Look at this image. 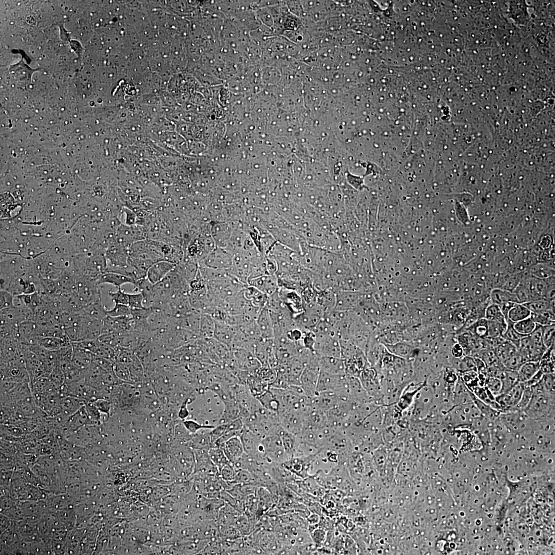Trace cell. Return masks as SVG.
Listing matches in <instances>:
<instances>
[{"mask_svg":"<svg viewBox=\"0 0 555 555\" xmlns=\"http://www.w3.org/2000/svg\"><path fill=\"white\" fill-rule=\"evenodd\" d=\"M183 424L185 428L192 434H195L197 431H199L202 429H212L215 428L214 426L204 425L198 423L196 421L193 420H186L184 421Z\"/></svg>","mask_w":555,"mask_h":555,"instance_id":"cell-53","label":"cell"},{"mask_svg":"<svg viewBox=\"0 0 555 555\" xmlns=\"http://www.w3.org/2000/svg\"><path fill=\"white\" fill-rule=\"evenodd\" d=\"M256 323L262 339H274V325L270 312L266 307L260 312Z\"/></svg>","mask_w":555,"mask_h":555,"instance_id":"cell-14","label":"cell"},{"mask_svg":"<svg viewBox=\"0 0 555 555\" xmlns=\"http://www.w3.org/2000/svg\"><path fill=\"white\" fill-rule=\"evenodd\" d=\"M108 315L113 317L131 316V308L129 306L115 303L114 307L107 310Z\"/></svg>","mask_w":555,"mask_h":555,"instance_id":"cell-45","label":"cell"},{"mask_svg":"<svg viewBox=\"0 0 555 555\" xmlns=\"http://www.w3.org/2000/svg\"><path fill=\"white\" fill-rule=\"evenodd\" d=\"M242 536H247L255 530V526L244 513H241L233 525Z\"/></svg>","mask_w":555,"mask_h":555,"instance_id":"cell-30","label":"cell"},{"mask_svg":"<svg viewBox=\"0 0 555 555\" xmlns=\"http://www.w3.org/2000/svg\"><path fill=\"white\" fill-rule=\"evenodd\" d=\"M107 310L103 305L102 300H100L87 306L83 310L82 315L92 319L102 321L108 316Z\"/></svg>","mask_w":555,"mask_h":555,"instance_id":"cell-21","label":"cell"},{"mask_svg":"<svg viewBox=\"0 0 555 555\" xmlns=\"http://www.w3.org/2000/svg\"><path fill=\"white\" fill-rule=\"evenodd\" d=\"M86 404V402L72 396H67L62 398L61 403L62 417L67 418L76 413Z\"/></svg>","mask_w":555,"mask_h":555,"instance_id":"cell-18","label":"cell"},{"mask_svg":"<svg viewBox=\"0 0 555 555\" xmlns=\"http://www.w3.org/2000/svg\"><path fill=\"white\" fill-rule=\"evenodd\" d=\"M128 306L131 309H140L144 308L143 302L144 297L140 292L135 294L128 293Z\"/></svg>","mask_w":555,"mask_h":555,"instance_id":"cell-52","label":"cell"},{"mask_svg":"<svg viewBox=\"0 0 555 555\" xmlns=\"http://www.w3.org/2000/svg\"><path fill=\"white\" fill-rule=\"evenodd\" d=\"M221 448L223 449L231 463L238 460L245 453L239 437L230 439L225 443Z\"/></svg>","mask_w":555,"mask_h":555,"instance_id":"cell-15","label":"cell"},{"mask_svg":"<svg viewBox=\"0 0 555 555\" xmlns=\"http://www.w3.org/2000/svg\"><path fill=\"white\" fill-rule=\"evenodd\" d=\"M313 349L319 357L341 358L340 340L336 335H316Z\"/></svg>","mask_w":555,"mask_h":555,"instance_id":"cell-3","label":"cell"},{"mask_svg":"<svg viewBox=\"0 0 555 555\" xmlns=\"http://www.w3.org/2000/svg\"><path fill=\"white\" fill-rule=\"evenodd\" d=\"M248 286H253L268 296L278 291L280 286L276 275L266 274L250 279Z\"/></svg>","mask_w":555,"mask_h":555,"instance_id":"cell-9","label":"cell"},{"mask_svg":"<svg viewBox=\"0 0 555 555\" xmlns=\"http://www.w3.org/2000/svg\"><path fill=\"white\" fill-rule=\"evenodd\" d=\"M14 296L5 290L0 292V310L14 307Z\"/></svg>","mask_w":555,"mask_h":555,"instance_id":"cell-48","label":"cell"},{"mask_svg":"<svg viewBox=\"0 0 555 555\" xmlns=\"http://www.w3.org/2000/svg\"><path fill=\"white\" fill-rule=\"evenodd\" d=\"M72 346L73 366L79 369L86 370L93 362L95 354L84 349L73 345Z\"/></svg>","mask_w":555,"mask_h":555,"instance_id":"cell-17","label":"cell"},{"mask_svg":"<svg viewBox=\"0 0 555 555\" xmlns=\"http://www.w3.org/2000/svg\"><path fill=\"white\" fill-rule=\"evenodd\" d=\"M471 333L479 338H487L488 336L487 320L485 318L475 322L471 325L469 329Z\"/></svg>","mask_w":555,"mask_h":555,"instance_id":"cell-41","label":"cell"},{"mask_svg":"<svg viewBox=\"0 0 555 555\" xmlns=\"http://www.w3.org/2000/svg\"><path fill=\"white\" fill-rule=\"evenodd\" d=\"M240 438L245 454L258 462H261L259 450L262 438L244 426Z\"/></svg>","mask_w":555,"mask_h":555,"instance_id":"cell-8","label":"cell"},{"mask_svg":"<svg viewBox=\"0 0 555 555\" xmlns=\"http://www.w3.org/2000/svg\"><path fill=\"white\" fill-rule=\"evenodd\" d=\"M102 322V334L110 333L123 334L135 331L132 316L113 317L108 315Z\"/></svg>","mask_w":555,"mask_h":555,"instance_id":"cell-4","label":"cell"},{"mask_svg":"<svg viewBox=\"0 0 555 555\" xmlns=\"http://www.w3.org/2000/svg\"><path fill=\"white\" fill-rule=\"evenodd\" d=\"M487 377L484 382L485 388L493 394L496 396L499 395L501 392L502 387L501 379L494 377Z\"/></svg>","mask_w":555,"mask_h":555,"instance_id":"cell-46","label":"cell"},{"mask_svg":"<svg viewBox=\"0 0 555 555\" xmlns=\"http://www.w3.org/2000/svg\"><path fill=\"white\" fill-rule=\"evenodd\" d=\"M69 342L71 341L59 337L39 336L37 340V345L50 351H58Z\"/></svg>","mask_w":555,"mask_h":555,"instance_id":"cell-25","label":"cell"},{"mask_svg":"<svg viewBox=\"0 0 555 555\" xmlns=\"http://www.w3.org/2000/svg\"><path fill=\"white\" fill-rule=\"evenodd\" d=\"M232 484H254L257 485L254 475L247 470H241L237 471L235 479Z\"/></svg>","mask_w":555,"mask_h":555,"instance_id":"cell-43","label":"cell"},{"mask_svg":"<svg viewBox=\"0 0 555 555\" xmlns=\"http://www.w3.org/2000/svg\"><path fill=\"white\" fill-rule=\"evenodd\" d=\"M211 429H202L195 433L193 442L196 447L200 450L209 451L213 447V443L210 437Z\"/></svg>","mask_w":555,"mask_h":555,"instance_id":"cell-26","label":"cell"},{"mask_svg":"<svg viewBox=\"0 0 555 555\" xmlns=\"http://www.w3.org/2000/svg\"><path fill=\"white\" fill-rule=\"evenodd\" d=\"M123 213L125 215V224L128 226H134L139 223V218L135 211L125 207Z\"/></svg>","mask_w":555,"mask_h":555,"instance_id":"cell-56","label":"cell"},{"mask_svg":"<svg viewBox=\"0 0 555 555\" xmlns=\"http://www.w3.org/2000/svg\"><path fill=\"white\" fill-rule=\"evenodd\" d=\"M93 362L96 363L105 371L110 372L113 371L114 363L111 361L102 358L97 355H94Z\"/></svg>","mask_w":555,"mask_h":555,"instance_id":"cell-55","label":"cell"},{"mask_svg":"<svg viewBox=\"0 0 555 555\" xmlns=\"http://www.w3.org/2000/svg\"><path fill=\"white\" fill-rule=\"evenodd\" d=\"M81 325V323L80 324L64 328L66 336H67V338L71 342H76L80 340Z\"/></svg>","mask_w":555,"mask_h":555,"instance_id":"cell-51","label":"cell"},{"mask_svg":"<svg viewBox=\"0 0 555 555\" xmlns=\"http://www.w3.org/2000/svg\"><path fill=\"white\" fill-rule=\"evenodd\" d=\"M524 337L519 334L513 327V324L509 321L507 322V327L506 331L502 335L505 340L510 342L518 349L522 338Z\"/></svg>","mask_w":555,"mask_h":555,"instance_id":"cell-36","label":"cell"},{"mask_svg":"<svg viewBox=\"0 0 555 555\" xmlns=\"http://www.w3.org/2000/svg\"><path fill=\"white\" fill-rule=\"evenodd\" d=\"M469 393L471 398L473 400L474 403L476 404L481 412L485 416L490 419H495L497 417L498 415V413H499V412L496 411V409L493 408L490 405L481 401L474 394L472 393L470 391H469Z\"/></svg>","mask_w":555,"mask_h":555,"instance_id":"cell-39","label":"cell"},{"mask_svg":"<svg viewBox=\"0 0 555 555\" xmlns=\"http://www.w3.org/2000/svg\"><path fill=\"white\" fill-rule=\"evenodd\" d=\"M488 336L492 338L502 337L507 327V323L487 321Z\"/></svg>","mask_w":555,"mask_h":555,"instance_id":"cell-38","label":"cell"},{"mask_svg":"<svg viewBox=\"0 0 555 555\" xmlns=\"http://www.w3.org/2000/svg\"><path fill=\"white\" fill-rule=\"evenodd\" d=\"M525 388L524 383L518 381L506 392L500 394L495 398L500 411H508L515 408L520 402Z\"/></svg>","mask_w":555,"mask_h":555,"instance_id":"cell-5","label":"cell"},{"mask_svg":"<svg viewBox=\"0 0 555 555\" xmlns=\"http://www.w3.org/2000/svg\"><path fill=\"white\" fill-rule=\"evenodd\" d=\"M97 283L101 284H109L118 288L126 284H133L135 287L137 282L125 275L113 272H104L101 274L97 279Z\"/></svg>","mask_w":555,"mask_h":555,"instance_id":"cell-16","label":"cell"},{"mask_svg":"<svg viewBox=\"0 0 555 555\" xmlns=\"http://www.w3.org/2000/svg\"><path fill=\"white\" fill-rule=\"evenodd\" d=\"M531 318L534 322L541 326H546L555 324V310L540 313H532Z\"/></svg>","mask_w":555,"mask_h":555,"instance_id":"cell-35","label":"cell"},{"mask_svg":"<svg viewBox=\"0 0 555 555\" xmlns=\"http://www.w3.org/2000/svg\"><path fill=\"white\" fill-rule=\"evenodd\" d=\"M321 371L334 375H345L344 361L335 357H320Z\"/></svg>","mask_w":555,"mask_h":555,"instance_id":"cell-13","label":"cell"},{"mask_svg":"<svg viewBox=\"0 0 555 555\" xmlns=\"http://www.w3.org/2000/svg\"><path fill=\"white\" fill-rule=\"evenodd\" d=\"M215 322L213 317L207 313L201 316L199 336L201 338H211L214 336Z\"/></svg>","mask_w":555,"mask_h":555,"instance_id":"cell-22","label":"cell"},{"mask_svg":"<svg viewBox=\"0 0 555 555\" xmlns=\"http://www.w3.org/2000/svg\"><path fill=\"white\" fill-rule=\"evenodd\" d=\"M536 326V324L531 317L513 324L514 328L523 337L528 336L531 334Z\"/></svg>","mask_w":555,"mask_h":555,"instance_id":"cell-37","label":"cell"},{"mask_svg":"<svg viewBox=\"0 0 555 555\" xmlns=\"http://www.w3.org/2000/svg\"><path fill=\"white\" fill-rule=\"evenodd\" d=\"M97 340L101 344L114 349L120 347V334L114 333L102 334Z\"/></svg>","mask_w":555,"mask_h":555,"instance_id":"cell-42","label":"cell"},{"mask_svg":"<svg viewBox=\"0 0 555 555\" xmlns=\"http://www.w3.org/2000/svg\"><path fill=\"white\" fill-rule=\"evenodd\" d=\"M256 398L264 408L278 414L279 408V404L270 389L264 392Z\"/></svg>","mask_w":555,"mask_h":555,"instance_id":"cell-29","label":"cell"},{"mask_svg":"<svg viewBox=\"0 0 555 555\" xmlns=\"http://www.w3.org/2000/svg\"><path fill=\"white\" fill-rule=\"evenodd\" d=\"M109 295L114 303L122 304V305L128 306V293L124 291L122 287L118 288V290L115 292L110 291L109 292Z\"/></svg>","mask_w":555,"mask_h":555,"instance_id":"cell-50","label":"cell"},{"mask_svg":"<svg viewBox=\"0 0 555 555\" xmlns=\"http://www.w3.org/2000/svg\"><path fill=\"white\" fill-rule=\"evenodd\" d=\"M209 457L219 472L223 467L231 463L223 449L219 447L211 448L208 451Z\"/></svg>","mask_w":555,"mask_h":555,"instance_id":"cell-28","label":"cell"},{"mask_svg":"<svg viewBox=\"0 0 555 555\" xmlns=\"http://www.w3.org/2000/svg\"><path fill=\"white\" fill-rule=\"evenodd\" d=\"M236 471L232 464L230 463L222 468L220 472V476L224 481L230 483L234 481Z\"/></svg>","mask_w":555,"mask_h":555,"instance_id":"cell-49","label":"cell"},{"mask_svg":"<svg viewBox=\"0 0 555 555\" xmlns=\"http://www.w3.org/2000/svg\"><path fill=\"white\" fill-rule=\"evenodd\" d=\"M484 316L485 319L487 321L507 323L499 306L492 303L486 308Z\"/></svg>","mask_w":555,"mask_h":555,"instance_id":"cell-33","label":"cell"},{"mask_svg":"<svg viewBox=\"0 0 555 555\" xmlns=\"http://www.w3.org/2000/svg\"><path fill=\"white\" fill-rule=\"evenodd\" d=\"M555 301H549L545 299H540L528 302L523 305L529 310L532 313H540L548 311L550 310H555Z\"/></svg>","mask_w":555,"mask_h":555,"instance_id":"cell-27","label":"cell"},{"mask_svg":"<svg viewBox=\"0 0 555 555\" xmlns=\"http://www.w3.org/2000/svg\"><path fill=\"white\" fill-rule=\"evenodd\" d=\"M544 326L536 324L534 331L529 336L535 348L542 354L544 355L547 348L545 346L543 339Z\"/></svg>","mask_w":555,"mask_h":555,"instance_id":"cell-31","label":"cell"},{"mask_svg":"<svg viewBox=\"0 0 555 555\" xmlns=\"http://www.w3.org/2000/svg\"><path fill=\"white\" fill-rule=\"evenodd\" d=\"M531 314V312L523 304L515 303L508 314L507 322L517 323L529 318Z\"/></svg>","mask_w":555,"mask_h":555,"instance_id":"cell-23","label":"cell"},{"mask_svg":"<svg viewBox=\"0 0 555 555\" xmlns=\"http://www.w3.org/2000/svg\"><path fill=\"white\" fill-rule=\"evenodd\" d=\"M320 372V357L315 354L304 369L300 379V386L310 399L317 395V387Z\"/></svg>","mask_w":555,"mask_h":555,"instance_id":"cell-1","label":"cell"},{"mask_svg":"<svg viewBox=\"0 0 555 555\" xmlns=\"http://www.w3.org/2000/svg\"><path fill=\"white\" fill-rule=\"evenodd\" d=\"M526 361L523 357L518 351L509 356L502 363L506 370H509V371L517 372L520 367Z\"/></svg>","mask_w":555,"mask_h":555,"instance_id":"cell-32","label":"cell"},{"mask_svg":"<svg viewBox=\"0 0 555 555\" xmlns=\"http://www.w3.org/2000/svg\"><path fill=\"white\" fill-rule=\"evenodd\" d=\"M19 384L8 380H1V394H5L14 389Z\"/></svg>","mask_w":555,"mask_h":555,"instance_id":"cell-57","label":"cell"},{"mask_svg":"<svg viewBox=\"0 0 555 555\" xmlns=\"http://www.w3.org/2000/svg\"><path fill=\"white\" fill-rule=\"evenodd\" d=\"M176 267V264L167 261L157 262L148 271L146 279L152 284H155L162 281Z\"/></svg>","mask_w":555,"mask_h":555,"instance_id":"cell-10","label":"cell"},{"mask_svg":"<svg viewBox=\"0 0 555 555\" xmlns=\"http://www.w3.org/2000/svg\"><path fill=\"white\" fill-rule=\"evenodd\" d=\"M241 513L226 503L219 510L216 522L218 526L233 525Z\"/></svg>","mask_w":555,"mask_h":555,"instance_id":"cell-19","label":"cell"},{"mask_svg":"<svg viewBox=\"0 0 555 555\" xmlns=\"http://www.w3.org/2000/svg\"><path fill=\"white\" fill-rule=\"evenodd\" d=\"M491 303L500 306L507 302L518 303L517 298L513 292L501 288H496L492 290L490 294Z\"/></svg>","mask_w":555,"mask_h":555,"instance_id":"cell-24","label":"cell"},{"mask_svg":"<svg viewBox=\"0 0 555 555\" xmlns=\"http://www.w3.org/2000/svg\"><path fill=\"white\" fill-rule=\"evenodd\" d=\"M326 532L322 528H317L312 532L311 537L315 545L321 547L326 541Z\"/></svg>","mask_w":555,"mask_h":555,"instance_id":"cell-54","label":"cell"},{"mask_svg":"<svg viewBox=\"0 0 555 555\" xmlns=\"http://www.w3.org/2000/svg\"><path fill=\"white\" fill-rule=\"evenodd\" d=\"M48 377L52 384L57 388L64 384L65 375L60 366L52 370Z\"/></svg>","mask_w":555,"mask_h":555,"instance_id":"cell-47","label":"cell"},{"mask_svg":"<svg viewBox=\"0 0 555 555\" xmlns=\"http://www.w3.org/2000/svg\"><path fill=\"white\" fill-rule=\"evenodd\" d=\"M233 255L226 248L216 247L199 262L200 267L210 269L230 270L233 264Z\"/></svg>","mask_w":555,"mask_h":555,"instance_id":"cell-2","label":"cell"},{"mask_svg":"<svg viewBox=\"0 0 555 555\" xmlns=\"http://www.w3.org/2000/svg\"><path fill=\"white\" fill-rule=\"evenodd\" d=\"M280 425L285 430L295 435L305 426L304 415L294 411H282L278 413Z\"/></svg>","mask_w":555,"mask_h":555,"instance_id":"cell-7","label":"cell"},{"mask_svg":"<svg viewBox=\"0 0 555 555\" xmlns=\"http://www.w3.org/2000/svg\"><path fill=\"white\" fill-rule=\"evenodd\" d=\"M543 339L547 349L555 346V324L543 326Z\"/></svg>","mask_w":555,"mask_h":555,"instance_id":"cell-44","label":"cell"},{"mask_svg":"<svg viewBox=\"0 0 555 555\" xmlns=\"http://www.w3.org/2000/svg\"><path fill=\"white\" fill-rule=\"evenodd\" d=\"M86 370L79 369L73 366L64 373L65 384H70L85 379Z\"/></svg>","mask_w":555,"mask_h":555,"instance_id":"cell-40","label":"cell"},{"mask_svg":"<svg viewBox=\"0 0 555 555\" xmlns=\"http://www.w3.org/2000/svg\"><path fill=\"white\" fill-rule=\"evenodd\" d=\"M79 341L97 340L102 334V322L83 315Z\"/></svg>","mask_w":555,"mask_h":555,"instance_id":"cell-11","label":"cell"},{"mask_svg":"<svg viewBox=\"0 0 555 555\" xmlns=\"http://www.w3.org/2000/svg\"><path fill=\"white\" fill-rule=\"evenodd\" d=\"M530 275L540 279H547L554 276V269L545 264H539L532 267L529 271Z\"/></svg>","mask_w":555,"mask_h":555,"instance_id":"cell-34","label":"cell"},{"mask_svg":"<svg viewBox=\"0 0 555 555\" xmlns=\"http://www.w3.org/2000/svg\"><path fill=\"white\" fill-rule=\"evenodd\" d=\"M515 303H516L509 302L502 304V305L499 306L502 313L504 314L505 317L506 321L507 320L508 314L509 311L513 307Z\"/></svg>","mask_w":555,"mask_h":555,"instance_id":"cell-58","label":"cell"},{"mask_svg":"<svg viewBox=\"0 0 555 555\" xmlns=\"http://www.w3.org/2000/svg\"><path fill=\"white\" fill-rule=\"evenodd\" d=\"M452 352L453 355L456 357V358H459L463 355L464 349L459 343H457V344H456L453 348Z\"/></svg>","mask_w":555,"mask_h":555,"instance_id":"cell-59","label":"cell"},{"mask_svg":"<svg viewBox=\"0 0 555 555\" xmlns=\"http://www.w3.org/2000/svg\"><path fill=\"white\" fill-rule=\"evenodd\" d=\"M232 224L229 222H213L210 224V232L216 247L226 248L234 231Z\"/></svg>","mask_w":555,"mask_h":555,"instance_id":"cell-6","label":"cell"},{"mask_svg":"<svg viewBox=\"0 0 555 555\" xmlns=\"http://www.w3.org/2000/svg\"><path fill=\"white\" fill-rule=\"evenodd\" d=\"M540 370V362H525L517 372L518 381L525 382L530 380Z\"/></svg>","mask_w":555,"mask_h":555,"instance_id":"cell-20","label":"cell"},{"mask_svg":"<svg viewBox=\"0 0 555 555\" xmlns=\"http://www.w3.org/2000/svg\"><path fill=\"white\" fill-rule=\"evenodd\" d=\"M336 293V303L334 311L348 312L353 310L360 299L358 293L354 291L339 290Z\"/></svg>","mask_w":555,"mask_h":555,"instance_id":"cell-12","label":"cell"}]
</instances>
